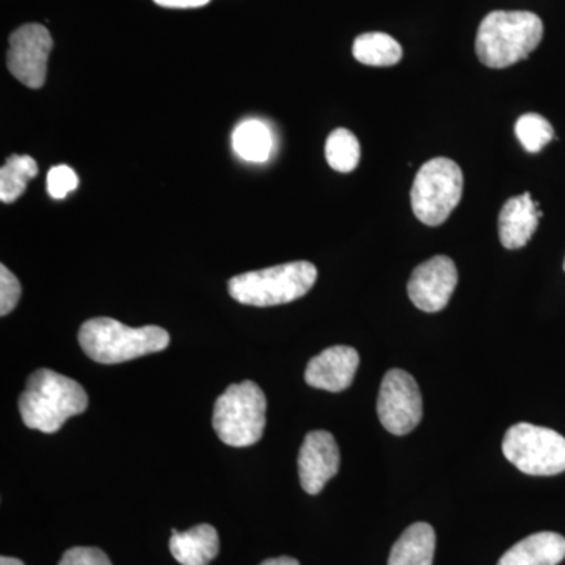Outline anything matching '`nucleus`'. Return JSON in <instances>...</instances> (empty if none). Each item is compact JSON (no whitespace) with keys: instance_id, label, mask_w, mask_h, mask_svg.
Masks as SVG:
<instances>
[{"instance_id":"f257e3e1","label":"nucleus","mask_w":565,"mask_h":565,"mask_svg":"<svg viewBox=\"0 0 565 565\" xmlns=\"http://www.w3.org/2000/svg\"><path fill=\"white\" fill-rule=\"evenodd\" d=\"M18 405L29 429L54 434L70 418L87 411L88 396L73 379L55 371L39 370L29 377Z\"/></svg>"},{"instance_id":"a878e982","label":"nucleus","mask_w":565,"mask_h":565,"mask_svg":"<svg viewBox=\"0 0 565 565\" xmlns=\"http://www.w3.org/2000/svg\"><path fill=\"white\" fill-rule=\"evenodd\" d=\"M259 565H300L299 561L294 559V557L289 556H280V557H270V559L264 561V563Z\"/></svg>"},{"instance_id":"7ed1b4c3","label":"nucleus","mask_w":565,"mask_h":565,"mask_svg":"<svg viewBox=\"0 0 565 565\" xmlns=\"http://www.w3.org/2000/svg\"><path fill=\"white\" fill-rule=\"evenodd\" d=\"M79 344L93 362L117 364L163 351L170 334L158 326L134 329L111 318H95L82 323Z\"/></svg>"},{"instance_id":"1a4fd4ad","label":"nucleus","mask_w":565,"mask_h":565,"mask_svg":"<svg viewBox=\"0 0 565 565\" xmlns=\"http://www.w3.org/2000/svg\"><path fill=\"white\" fill-rule=\"evenodd\" d=\"M52 46L51 33L41 24H25L11 33L7 66L14 79L29 88L43 87Z\"/></svg>"},{"instance_id":"393cba45","label":"nucleus","mask_w":565,"mask_h":565,"mask_svg":"<svg viewBox=\"0 0 565 565\" xmlns=\"http://www.w3.org/2000/svg\"><path fill=\"white\" fill-rule=\"evenodd\" d=\"M154 2L166 9H199V7L210 3L211 0H154Z\"/></svg>"},{"instance_id":"6e6552de","label":"nucleus","mask_w":565,"mask_h":565,"mask_svg":"<svg viewBox=\"0 0 565 565\" xmlns=\"http://www.w3.org/2000/svg\"><path fill=\"white\" fill-rule=\"evenodd\" d=\"M377 414L382 426L394 435H407L422 423L423 396L411 374L392 370L384 375L379 392Z\"/></svg>"},{"instance_id":"4468645a","label":"nucleus","mask_w":565,"mask_h":565,"mask_svg":"<svg viewBox=\"0 0 565 565\" xmlns=\"http://www.w3.org/2000/svg\"><path fill=\"white\" fill-rule=\"evenodd\" d=\"M565 557V537L557 533H537L523 539L501 556L498 565H557Z\"/></svg>"},{"instance_id":"4be33fe9","label":"nucleus","mask_w":565,"mask_h":565,"mask_svg":"<svg viewBox=\"0 0 565 565\" xmlns=\"http://www.w3.org/2000/svg\"><path fill=\"white\" fill-rule=\"evenodd\" d=\"M79 178L68 166H57L47 173V193L55 200H63L76 191Z\"/></svg>"},{"instance_id":"a211bd4d","label":"nucleus","mask_w":565,"mask_h":565,"mask_svg":"<svg viewBox=\"0 0 565 565\" xmlns=\"http://www.w3.org/2000/svg\"><path fill=\"white\" fill-rule=\"evenodd\" d=\"M356 62L367 66H393L403 58V47L393 36L381 32L356 36L352 47Z\"/></svg>"},{"instance_id":"cd10ccee","label":"nucleus","mask_w":565,"mask_h":565,"mask_svg":"<svg viewBox=\"0 0 565 565\" xmlns=\"http://www.w3.org/2000/svg\"><path fill=\"white\" fill-rule=\"evenodd\" d=\"M564 270H565V262H564Z\"/></svg>"},{"instance_id":"6ab92c4d","label":"nucleus","mask_w":565,"mask_h":565,"mask_svg":"<svg viewBox=\"0 0 565 565\" xmlns=\"http://www.w3.org/2000/svg\"><path fill=\"white\" fill-rule=\"evenodd\" d=\"M36 174L39 166L31 156H10L0 170V202H17Z\"/></svg>"},{"instance_id":"b1692460","label":"nucleus","mask_w":565,"mask_h":565,"mask_svg":"<svg viewBox=\"0 0 565 565\" xmlns=\"http://www.w3.org/2000/svg\"><path fill=\"white\" fill-rule=\"evenodd\" d=\"M58 565H111L109 556L93 546H74L65 552Z\"/></svg>"},{"instance_id":"39448f33","label":"nucleus","mask_w":565,"mask_h":565,"mask_svg":"<svg viewBox=\"0 0 565 565\" xmlns=\"http://www.w3.org/2000/svg\"><path fill=\"white\" fill-rule=\"evenodd\" d=\"M267 401L255 382L230 385L215 403L212 427L223 444L245 448L262 440Z\"/></svg>"},{"instance_id":"f3484780","label":"nucleus","mask_w":565,"mask_h":565,"mask_svg":"<svg viewBox=\"0 0 565 565\" xmlns=\"http://www.w3.org/2000/svg\"><path fill=\"white\" fill-rule=\"evenodd\" d=\"M274 137L259 120L241 122L233 132V150L243 161L263 163L273 154Z\"/></svg>"},{"instance_id":"20e7f679","label":"nucleus","mask_w":565,"mask_h":565,"mask_svg":"<svg viewBox=\"0 0 565 565\" xmlns=\"http://www.w3.org/2000/svg\"><path fill=\"white\" fill-rule=\"evenodd\" d=\"M318 280V269L308 262H294L233 277L230 296L252 307H277L307 296Z\"/></svg>"},{"instance_id":"9d476101","label":"nucleus","mask_w":565,"mask_h":565,"mask_svg":"<svg viewBox=\"0 0 565 565\" xmlns=\"http://www.w3.org/2000/svg\"><path fill=\"white\" fill-rule=\"evenodd\" d=\"M457 281L455 262L445 255L434 256L415 267L407 285L408 297L424 313H438L451 300Z\"/></svg>"},{"instance_id":"dca6fc26","label":"nucleus","mask_w":565,"mask_h":565,"mask_svg":"<svg viewBox=\"0 0 565 565\" xmlns=\"http://www.w3.org/2000/svg\"><path fill=\"white\" fill-rule=\"evenodd\" d=\"M434 556V527L429 523H415L393 545L388 565H433Z\"/></svg>"},{"instance_id":"423d86ee","label":"nucleus","mask_w":565,"mask_h":565,"mask_svg":"<svg viewBox=\"0 0 565 565\" xmlns=\"http://www.w3.org/2000/svg\"><path fill=\"white\" fill-rule=\"evenodd\" d=\"M462 193L463 173L455 161L435 158L424 163L411 192L416 218L427 226H440L456 210Z\"/></svg>"},{"instance_id":"412c9836","label":"nucleus","mask_w":565,"mask_h":565,"mask_svg":"<svg viewBox=\"0 0 565 565\" xmlns=\"http://www.w3.org/2000/svg\"><path fill=\"white\" fill-rule=\"evenodd\" d=\"M516 139L527 152H539L555 137L553 126L539 114L522 115L515 122Z\"/></svg>"},{"instance_id":"f8f14e48","label":"nucleus","mask_w":565,"mask_h":565,"mask_svg":"<svg viewBox=\"0 0 565 565\" xmlns=\"http://www.w3.org/2000/svg\"><path fill=\"white\" fill-rule=\"evenodd\" d=\"M359 366L360 355L355 349L333 345L310 360L305 371V382L326 392H344L352 385Z\"/></svg>"},{"instance_id":"0eeeda50","label":"nucleus","mask_w":565,"mask_h":565,"mask_svg":"<svg viewBox=\"0 0 565 565\" xmlns=\"http://www.w3.org/2000/svg\"><path fill=\"white\" fill-rule=\"evenodd\" d=\"M503 455L530 476H555L565 471V438L556 430L519 423L503 438Z\"/></svg>"},{"instance_id":"f03ea898","label":"nucleus","mask_w":565,"mask_h":565,"mask_svg":"<svg viewBox=\"0 0 565 565\" xmlns=\"http://www.w3.org/2000/svg\"><path fill=\"white\" fill-rule=\"evenodd\" d=\"M544 22L531 11H492L476 36V54L482 65L503 70L525 61L541 44Z\"/></svg>"},{"instance_id":"bb28decb","label":"nucleus","mask_w":565,"mask_h":565,"mask_svg":"<svg viewBox=\"0 0 565 565\" xmlns=\"http://www.w3.org/2000/svg\"><path fill=\"white\" fill-rule=\"evenodd\" d=\"M0 565H24V563L17 559V557L2 556L0 557Z\"/></svg>"},{"instance_id":"aec40b11","label":"nucleus","mask_w":565,"mask_h":565,"mask_svg":"<svg viewBox=\"0 0 565 565\" xmlns=\"http://www.w3.org/2000/svg\"><path fill=\"white\" fill-rule=\"evenodd\" d=\"M326 158L329 166L337 172H353L362 158L359 140L349 129H337L327 139Z\"/></svg>"},{"instance_id":"9b49d317","label":"nucleus","mask_w":565,"mask_h":565,"mask_svg":"<svg viewBox=\"0 0 565 565\" xmlns=\"http://www.w3.org/2000/svg\"><path fill=\"white\" fill-rule=\"evenodd\" d=\"M340 462V448L332 434L327 430L308 434L297 460L300 484L305 492L321 493L327 482L337 476Z\"/></svg>"},{"instance_id":"2eb2a0df","label":"nucleus","mask_w":565,"mask_h":565,"mask_svg":"<svg viewBox=\"0 0 565 565\" xmlns=\"http://www.w3.org/2000/svg\"><path fill=\"white\" fill-rule=\"evenodd\" d=\"M221 550L217 531L211 525L193 526L184 533L172 531L170 552L181 565H207Z\"/></svg>"},{"instance_id":"5701e85b","label":"nucleus","mask_w":565,"mask_h":565,"mask_svg":"<svg viewBox=\"0 0 565 565\" xmlns=\"http://www.w3.org/2000/svg\"><path fill=\"white\" fill-rule=\"evenodd\" d=\"M21 299V285L6 264L0 266V316L10 315Z\"/></svg>"},{"instance_id":"ddd939ff","label":"nucleus","mask_w":565,"mask_h":565,"mask_svg":"<svg viewBox=\"0 0 565 565\" xmlns=\"http://www.w3.org/2000/svg\"><path fill=\"white\" fill-rule=\"evenodd\" d=\"M541 217L542 211L530 192L509 199L498 217V232L503 247L508 250L525 247L537 232Z\"/></svg>"}]
</instances>
